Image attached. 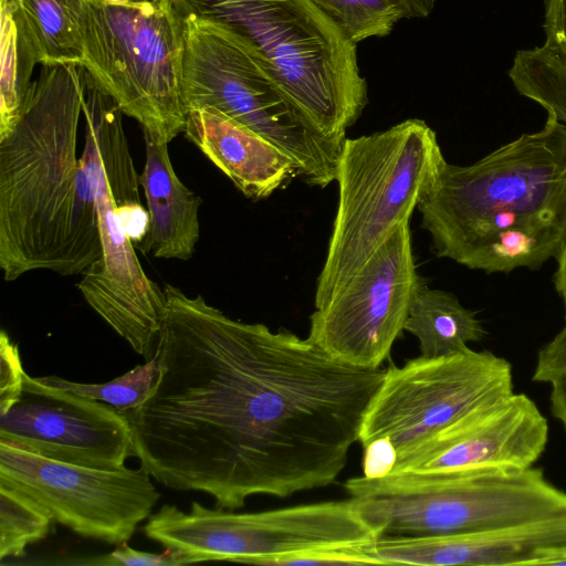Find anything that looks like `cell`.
<instances>
[{
    "mask_svg": "<svg viewBox=\"0 0 566 566\" xmlns=\"http://www.w3.org/2000/svg\"><path fill=\"white\" fill-rule=\"evenodd\" d=\"M158 377L125 411L148 473L216 507L289 497L333 483L358 441L384 368L337 360L308 338L243 323L166 284Z\"/></svg>",
    "mask_w": 566,
    "mask_h": 566,
    "instance_id": "1",
    "label": "cell"
},
{
    "mask_svg": "<svg viewBox=\"0 0 566 566\" xmlns=\"http://www.w3.org/2000/svg\"><path fill=\"white\" fill-rule=\"evenodd\" d=\"M85 70L43 64L23 112L0 139V268L12 282L38 270L84 274L102 258L94 166L97 140L85 122L77 154Z\"/></svg>",
    "mask_w": 566,
    "mask_h": 566,
    "instance_id": "2",
    "label": "cell"
},
{
    "mask_svg": "<svg viewBox=\"0 0 566 566\" xmlns=\"http://www.w3.org/2000/svg\"><path fill=\"white\" fill-rule=\"evenodd\" d=\"M417 209L437 256L471 270H537L566 235V125L548 113L478 161L446 163Z\"/></svg>",
    "mask_w": 566,
    "mask_h": 566,
    "instance_id": "3",
    "label": "cell"
},
{
    "mask_svg": "<svg viewBox=\"0 0 566 566\" xmlns=\"http://www.w3.org/2000/svg\"><path fill=\"white\" fill-rule=\"evenodd\" d=\"M179 17L223 22L252 41L306 122L329 140L368 104L356 44L312 0H165Z\"/></svg>",
    "mask_w": 566,
    "mask_h": 566,
    "instance_id": "4",
    "label": "cell"
},
{
    "mask_svg": "<svg viewBox=\"0 0 566 566\" xmlns=\"http://www.w3.org/2000/svg\"><path fill=\"white\" fill-rule=\"evenodd\" d=\"M446 163L436 132L418 118L344 140L335 177L337 209L315 308L329 302L409 222Z\"/></svg>",
    "mask_w": 566,
    "mask_h": 566,
    "instance_id": "5",
    "label": "cell"
},
{
    "mask_svg": "<svg viewBox=\"0 0 566 566\" xmlns=\"http://www.w3.org/2000/svg\"><path fill=\"white\" fill-rule=\"evenodd\" d=\"M180 18L187 112L213 107L282 150L307 185L325 188L335 181L344 142L325 138L306 122L252 41L223 22Z\"/></svg>",
    "mask_w": 566,
    "mask_h": 566,
    "instance_id": "6",
    "label": "cell"
},
{
    "mask_svg": "<svg viewBox=\"0 0 566 566\" xmlns=\"http://www.w3.org/2000/svg\"><path fill=\"white\" fill-rule=\"evenodd\" d=\"M344 488L387 536L479 533L566 509V492L534 467L437 476L363 475Z\"/></svg>",
    "mask_w": 566,
    "mask_h": 566,
    "instance_id": "7",
    "label": "cell"
},
{
    "mask_svg": "<svg viewBox=\"0 0 566 566\" xmlns=\"http://www.w3.org/2000/svg\"><path fill=\"white\" fill-rule=\"evenodd\" d=\"M81 22L82 66L122 113L159 142L184 133L182 19L171 4L84 0Z\"/></svg>",
    "mask_w": 566,
    "mask_h": 566,
    "instance_id": "8",
    "label": "cell"
},
{
    "mask_svg": "<svg viewBox=\"0 0 566 566\" xmlns=\"http://www.w3.org/2000/svg\"><path fill=\"white\" fill-rule=\"evenodd\" d=\"M231 511L199 502H192L189 512L164 504L150 514L143 531L186 564L268 565L274 558L311 551L363 546L382 535L355 497L254 513Z\"/></svg>",
    "mask_w": 566,
    "mask_h": 566,
    "instance_id": "9",
    "label": "cell"
},
{
    "mask_svg": "<svg viewBox=\"0 0 566 566\" xmlns=\"http://www.w3.org/2000/svg\"><path fill=\"white\" fill-rule=\"evenodd\" d=\"M511 364L490 350L390 364L365 411L358 442L385 440L401 461L462 416L514 392ZM394 465V467H395Z\"/></svg>",
    "mask_w": 566,
    "mask_h": 566,
    "instance_id": "10",
    "label": "cell"
},
{
    "mask_svg": "<svg viewBox=\"0 0 566 566\" xmlns=\"http://www.w3.org/2000/svg\"><path fill=\"white\" fill-rule=\"evenodd\" d=\"M140 465L116 470L52 460L0 442V484L29 496L53 521L108 544L127 542L160 499Z\"/></svg>",
    "mask_w": 566,
    "mask_h": 566,
    "instance_id": "11",
    "label": "cell"
},
{
    "mask_svg": "<svg viewBox=\"0 0 566 566\" xmlns=\"http://www.w3.org/2000/svg\"><path fill=\"white\" fill-rule=\"evenodd\" d=\"M415 261L407 222L329 302L314 310L307 338L345 364L379 368L405 331L411 302L423 283Z\"/></svg>",
    "mask_w": 566,
    "mask_h": 566,
    "instance_id": "12",
    "label": "cell"
},
{
    "mask_svg": "<svg viewBox=\"0 0 566 566\" xmlns=\"http://www.w3.org/2000/svg\"><path fill=\"white\" fill-rule=\"evenodd\" d=\"M83 117L92 124L97 140L94 182L102 258L83 274L77 289L87 304L149 360L166 315V294L146 275L115 210L116 196L104 163L99 87L92 80L86 81Z\"/></svg>",
    "mask_w": 566,
    "mask_h": 566,
    "instance_id": "13",
    "label": "cell"
},
{
    "mask_svg": "<svg viewBox=\"0 0 566 566\" xmlns=\"http://www.w3.org/2000/svg\"><path fill=\"white\" fill-rule=\"evenodd\" d=\"M0 442L103 470L122 469L135 457L130 423L123 411L27 373L18 399L0 413Z\"/></svg>",
    "mask_w": 566,
    "mask_h": 566,
    "instance_id": "14",
    "label": "cell"
},
{
    "mask_svg": "<svg viewBox=\"0 0 566 566\" xmlns=\"http://www.w3.org/2000/svg\"><path fill=\"white\" fill-rule=\"evenodd\" d=\"M548 432V422L535 401L525 394L512 392L475 408L424 440L389 475L527 469L543 454Z\"/></svg>",
    "mask_w": 566,
    "mask_h": 566,
    "instance_id": "15",
    "label": "cell"
},
{
    "mask_svg": "<svg viewBox=\"0 0 566 566\" xmlns=\"http://www.w3.org/2000/svg\"><path fill=\"white\" fill-rule=\"evenodd\" d=\"M374 565H554L566 555V509L505 527L443 536H387L361 547Z\"/></svg>",
    "mask_w": 566,
    "mask_h": 566,
    "instance_id": "16",
    "label": "cell"
},
{
    "mask_svg": "<svg viewBox=\"0 0 566 566\" xmlns=\"http://www.w3.org/2000/svg\"><path fill=\"white\" fill-rule=\"evenodd\" d=\"M184 134L249 199H265L297 177L282 150L213 107L189 111Z\"/></svg>",
    "mask_w": 566,
    "mask_h": 566,
    "instance_id": "17",
    "label": "cell"
},
{
    "mask_svg": "<svg viewBox=\"0 0 566 566\" xmlns=\"http://www.w3.org/2000/svg\"><path fill=\"white\" fill-rule=\"evenodd\" d=\"M146 161L139 175L149 213L148 230L135 245L157 259L187 261L200 237L199 208L202 200L174 170L168 145L144 132Z\"/></svg>",
    "mask_w": 566,
    "mask_h": 566,
    "instance_id": "18",
    "label": "cell"
},
{
    "mask_svg": "<svg viewBox=\"0 0 566 566\" xmlns=\"http://www.w3.org/2000/svg\"><path fill=\"white\" fill-rule=\"evenodd\" d=\"M405 331L418 339L420 356L426 358L467 350L470 343L486 335L476 312L464 307L454 294L424 283L411 302Z\"/></svg>",
    "mask_w": 566,
    "mask_h": 566,
    "instance_id": "19",
    "label": "cell"
},
{
    "mask_svg": "<svg viewBox=\"0 0 566 566\" xmlns=\"http://www.w3.org/2000/svg\"><path fill=\"white\" fill-rule=\"evenodd\" d=\"M84 0H13L20 38L36 64H77L84 59Z\"/></svg>",
    "mask_w": 566,
    "mask_h": 566,
    "instance_id": "20",
    "label": "cell"
},
{
    "mask_svg": "<svg viewBox=\"0 0 566 566\" xmlns=\"http://www.w3.org/2000/svg\"><path fill=\"white\" fill-rule=\"evenodd\" d=\"M0 139L18 123L36 62L20 38L13 0H1Z\"/></svg>",
    "mask_w": 566,
    "mask_h": 566,
    "instance_id": "21",
    "label": "cell"
},
{
    "mask_svg": "<svg viewBox=\"0 0 566 566\" xmlns=\"http://www.w3.org/2000/svg\"><path fill=\"white\" fill-rule=\"evenodd\" d=\"M509 75L516 91L566 125V64L546 45L518 51Z\"/></svg>",
    "mask_w": 566,
    "mask_h": 566,
    "instance_id": "22",
    "label": "cell"
},
{
    "mask_svg": "<svg viewBox=\"0 0 566 566\" xmlns=\"http://www.w3.org/2000/svg\"><path fill=\"white\" fill-rule=\"evenodd\" d=\"M50 513L21 492L0 484V559L21 557L30 544L44 539L53 523Z\"/></svg>",
    "mask_w": 566,
    "mask_h": 566,
    "instance_id": "23",
    "label": "cell"
},
{
    "mask_svg": "<svg viewBox=\"0 0 566 566\" xmlns=\"http://www.w3.org/2000/svg\"><path fill=\"white\" fill-rule=\"evenodd\" d=\"M354 44L388 35L406 11L399 0H312Z\"/></svg>",
    "mask_w": 566,
    "mask_h": 566,
    "instance_id": "24",
    "label": "cell"
},
{
    "mask_svg": "<svg viewBox=\"0 0 566 566\" xmlns=\"http://www.w3.org/2000/svg\"><path fill=\"white\" fill-rule=\"evenodd\" d=\"M158 377L156 357L137 365L126 374L103 384H82L57 376L38 377L40 381L76 395L103 401L119 411H129L142 405L154 389Z\"/></svg>",
    "mask_w": 566,
    "mask_h": 566,
    "instance_id": "25",
    "label": "cell"
},
{
    "mask_svg": "<svg viewBox=\"0 0 566 566\" xmlns=\"http://www.w3.org/2000/svg\"><path fill=\"white\" fill-rule=\"evenodd\" d=\"M0 413H3L22 391L24 374L19 348L6 331L0 333Z\"/></svg>",
    "mask_w": 566,
    "mask_h": 566,
    "instance_id": "26",
    "label": "cell"
},
{
    "mask_svg": "<svg viewBox=\"0 0 566 566\" xmlns=\"http://www.w3.org/2000/svg\"><path fill=\"white\" fill-rule=\"evenodd\" d=\"M119 546L104 555L94 556L85 559L69 562L76 565L92 566H177L186 565V563L172 552L165 549L163 554H153L136 551L129 547L126 542L118 544Z\"/></svg>",
    "mask_w": 566,
    "mask_h": 566,
    "instance_id": "27",
    "label": "cell"
},
{
    "mask_svg": "<svg viewBox=\"0 0 566 566\" xmlns=\"http://www.w3.org/2000/svg\"><path fill=\"white\" fill-rule=\"evenodd\" d=\"M563 374H566V324L538 350L532 379L551 382Z\"/></svg>",
    "mask_w": 566,
    "mask_h": 566,
    "instance_id": "28",
    "label": "cell"
},
{
    "mask_svg": "<svg viewBox=\"0 0 566 566\" xmlns=\"http://www.w3.org/2000/svg\"><path fill=\"white\" fill-rule=\"evenodd\" d=\"M546 41L544 45L554 51L566 64V0H544Z\"/></svg>",
    "mask_w": 566,
    "mask_h": 566,
    "instance_id": "29",
    "label": "cell"
},
{
    "mask_svg": "<svg viewBox=\"0 0 566 566\" xmlns=\"http://www.w3.org/2000/svg\"><path fill=\"white\" fill-rule=\"evenodd\" d=\"M548 384L551 385V411L566 430V374L555 377Z\"/></svg>",
    "mask_w": 566,
    "mask_h": 566,
    "instance_id": "30",
    "label": "cell"
},
{
    "mask_svg": "<svg viewBox=\"0 0 566 566\" xmlns=\"http://www.w3.org/2000/svg\"><path fill=\"white\" fill-rule=\"evenodd\" d=\"M555 260L556 270L553 275V283L556 292L558 293L563 302L566 318V235L558 250L557 255L555 256Z\"/></svg>",
    "mask_w": 566,
    "mask_h": 566,
    "instance_id": "31",
    "label": "cell"
},
{
    "mask_svg": "<svg viewBox=\"0 0 566 566\" xmlns=\"http://www.w3.org/2000/svg\"><path fill=\"white\" fill-rule=\"evenodd\" d=\"M406 11V18H427L434 7L436 0H399Z\"/></svg>",
    "mask_w": 566,
    "mask_h": 566,
    "instance_id": "32",
    "label": "cell"
},
{
    "mask_svg": "<svg viewBox=\"0 0 566 566\" xmlns=\"http://www.w3.org/2000/svg\"><path fill=\"white\" fill-rule=\"evenodd\" d=\"M105 1L109 2V3H115V4H123V3H129V2H133L136 0H105Z\"/></svg>",
    "mask_w": 566,
    "mask_h": 566,
    "instance_id": "33",
    "label": "cell"
}]
</instances>
